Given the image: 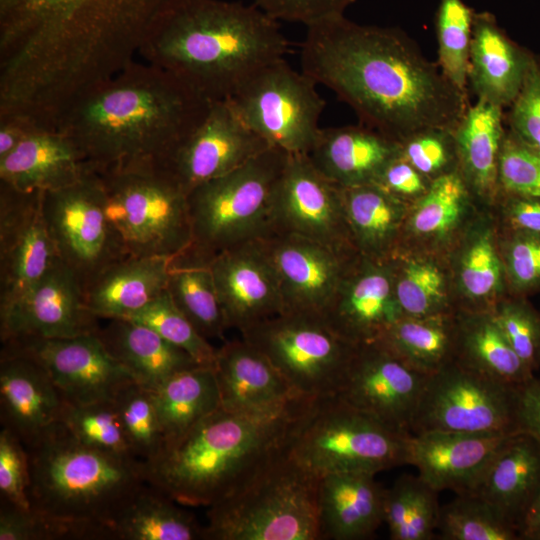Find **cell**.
I'll return each instance as SVG.
<instances>
[{"mask_svg":"<svg viewBox=\"0 0 540 540\" xmlns=\"http://www.w3.org/2000/svg\"><path fill=\"white\" fill-rule=\"evenodd\" d=\"M271 18L303 23L306 27L344 15L355 0H252Z\"/></svg>","mask_w":540,"mask_h":540,"instance_id":"57","label":"cell"},{"mask_svg":"<svg viewBox=\"0 0 540 540\" xmlns=\"http://www.w3.org/2000/svg\"><path fill=\"white\" fill-rule=\"evenodd\" d=\"M301 71L331 89L360 123L397 143L428 128L454 129L467 93L402 30L362 25L345 15L307 26Z\"/></svg>","mask_w":540,"mask_h":540,"instance_id":"2","label":"cell"},{"mask_svg":"<svg viewBox=\"0 0 540 540\" xmlns=\"http://www.w3.org/2000/svg\"><path fill=\"white\" fill-rule=\"evenodd\" d=\"M522 540H540V489L520 522Z\"/></svg>","mask_w":540,"mask_h":540,"instance_id":"62","label":"cell"},{"mask_svg":"<svg viewBox=\"0 0 540 540\" xmlns=\"http://www.w3.org/2000/svg\"><path fill=\"white\" fill-rule=\"evenodd\" d=\"M271 147L237 115L228 100L211 101L202 121L160 165L189 194Z\"/></svg>","mask_w":540,"mask_h":540,"instance_id":"20","label":"cell"},{"mask_svg":"<svg viewBox=\"0 0 540 540\" xmlns=\"http://www.w3.org/2000/svg\"><path fill=\"white\" fill-rule=\"evenodd\" d=\"M299 235L343 253H358L347 225L341 188L307 154H289L273 202L272 232Z\"/></svg>","mask_w":540,"mask_h":540,"instance_id":"15","label":"cell"},{"mask_svg":"<svg viewBox=\"0 0 540 540\" xmlns=\"http://www.w3.org/2000/svg\"><path fill=\"white\" fill-rule=\"evenodd\" d=\"M307 155L327 179L349 188L375 183L385 166L399 155V145L360 123L320 128Z\"/></svg>","mask_w":540,"mask_h":540,"instance_id":"31","label":"cell"},{"mask_svg":"<svg viewBox=\"0 0 540 540\" xmlns=\"http://www.w3.org/2000/svg\"><path fill=\"white\" fill-rule=\"evenodd\" d=\"M516 428L540 444V379L536 376L517 388Z\"/></svg>","mask_w":540,"mask_h":540,"instance_id":"60","label":"cell"},{"mask_svg":"<svg viewBox=\"0 0 540 540\" xmlns=\"http://www.w3.org/2000/svg\"><path fill=\"white\" fill-rule=\"evenodd\" d=\"M100 540L97 525L51 518L32 508L22 509L1 501L0 540Z\"/></svg>","mask_w":540,"mask_h":540,"instance_id":"50","label":"cell"},{"mask_svg":"<svg viewBox=\"0 0 540 540\" xmlns=\"http://www.w3.org/2000/svg\"><path fill=\"white\" fill-rule=\"evenodd\" d=\"M115 402L134 458L143 466L151 463L165 445L152 391L132 382L118 393Z\"/></svg>","mask_w":540,"mask_h":540,"instance_id":"48","label":"cell"},{"mask_svg":"<svg viewBox=\"0 0 540 540\" xmlns=\"http://www.w3.org/2000/svg\"><path fill=\"white\" fill-rule=\"evenodd\" d=\"M534 54L514 42L493 14L475 12L468 86L477 99L505 108L519 94Z\"/></svg>","mask_w":540,"mask_h":540,"instance_id":"29","label":"cell"},{"mask_svg":"<svg viewBox=\"0 0 540 540\" xmlns=\"http://www.w3.org/2000/svg\"><path fill=\"white\" fill-rule=\"evenodd\" d=\"M317 83L285 58L249 76L228 99L240 119L271 147L308 154L320 131L326 105Z\"/></svg>","mask_w":540,"mask_h":540,"instance_id":"12","label":"cell"},{"mask_svg":"<svg viewBox=\"0 0 540 540\" xmlns=\"http://www.w3.org/2000/svg\"><path fill=\"white\" fill-rule=\"evenodd\" d=\"M166 290L204 338L224 339L228 327L209 261L189 248L173 257Z\"/></svg>","mask_w":540,"mask_h":540,"instance_id":"43","label":"cell"},{"mask_svg":"<svg viewBox=\"0 0 540 540\" xmlns=\"http://www.w3.org/2000/svg\"><path fill=\"white\" fill-rule=\"evenodd\" d=\"M142 324L186 351L202 366L213 367L217 349L204 338L176 307L167 290L126 318Z\"/></svg>","mask_w":540,"mask_h":540,"instance_id":"49","label":"cell"},{"mask_svg":"<svg viewBox=\"0 0 540 540\" xmlns=\"http://www.w3.org/2000/svg\"><path fill=\"white\" fill-rule=\"evenodd\" d=\"M35 359L63 400L89 404L115 400L130 373L107 351L96 333L69 338H26L2 343Z\"/></svg>","mask_w":540,"mask_h":540,"instance_id":"17","label":"cell"},{"mask_svg":"<svg viewBox=\"0 0 540 540\" xmlns=\"http://www.w3.org/2000/svg\"><path fill=\"white\" fill-rule=\"evenodd\" d=\"M152 393L164 447L221 407L213 367L197 366L181 371Z\"/></svg>","mask_w":540,"mask_h":540,"instance_id":"41","label":"cell"},{"mask_svg":"<svg viewBox=\"0 0 540 540\" xmlns=\"http://www.w3.org/2000/svg\"><path fill=\"white\" fill-rule=\"evenodd\" d=\"M210 103L171 73L133 60L74 100L56 129L95 171L161 164L202 121Z\"/></svg>","mask_w":540,"mask_h":540,"instance_id":"3","label":"cell"},{"mask_svg":"<svg viewBox=\"0 0 540 540\" xmlns=\"http://www.w3.org/2000/svg\"><path fill=\"white\" fill-rule=\"evenodd\" d=\"M498 242L508 293L540 292V234L498 227Z\"/></svg>","mask_w":540,"mask_h":540,"instance_id":"52","label":"cell"},{"mask_svg":"<svg viewBox=\"0 0 540 540\" xmlns=\"http://www.w3.org/2000/svg\"><path fill=\"white\" fill-rule=\"evenodd\" d=\"M214 371L221 408L239 414L274 415L301 400L273 364L243 338L217 349Z\"/></svg>","mask_w":540,"mask_h":540,"instance_id":"27","label":"cell"},{"mask_svg":"<svg viewBox=\"0 0 540 540\" xmlns=\"http://www.w3.org/2000/svg\"><path fill=\"white\" fill-rule=\"evenodd\" d=\"M399 156L430 181L459 170L453 129L428 128L398 142Z\"/></svg>","mask_w":540,"mask_h":540,"instance_id":"53","label":"cell"},{"mask_svg":"<svg viewBox=\"0 0 540 540\" xmlns=\"http://www.w3.org/2000/svg\"><path fill=\"white\" fill-rule=\"evenodd\" d=\"M438 491L418 475H402L384 490L383 522L392 540H431L437 530Z\"/></svg>","mask_w":540,"mask_h":540,"instance_id":"44","label":"cell"},{"mask_svg":"<svg viewBox=\"0 0 540 540\" xmlns=\"http://www.w3.org/2000/svg\"><path fill=\"white\" fill-rule=\"evenodd\" d=\"M26 450L31 508L58 520L109 532L113 519L147 483L141 463L82 443L62 422Z\"/></svg>","mask_w":540,"mask_h":540,"instance_id":"6","label":"cell"},{"mask_svg":"<svg viewBox=\"0 0 540 540\" xmlns=\"http://www.w3.org/2000/svg\"><path fill=\"white\" fill-rule=\"evenodd\" d=\"M491 209L499 228L540 234V197L501 190Z\"/></svg>","mask_w":540,"mask_h":540,"instance_id":"58","label":"cell"},{"mask_svg":"<svg viewBox=\"0 0 540 540\" xmlns=\"http://www.w3.org/2000/svg\"><path fill=\"white\" fill-rule=\"evenodd\" d=\"M30 466L26 447L10 431H0L1 501L30 509Z\"/></svg>","mask_w":540,"mask_h":540,"instance_id":"56","label":"cell"},{"mask_svg":"<svg viewBox=\"0 0 540 540\" xmlns=\"http://www.w3.org/2000/svg\"><path fill=\"white\" fill-rule=\"evenodd\" d=\"M341 195L357 252L370 259L389 260L399 247L410 205L374 183L341 188Z\"/></svg>","mask_w":540,"mask_h":540,"instance_id":"37","label":"cell"},{"mask_svg":"<svg viewBox=\"0 0 540 540\" xmlns=\"http://www.w3.org/2000/svg\"><path fill=\"white\" fill-rule=\"evenodd\" d=\"M170 0H0V89L57 114L124 69Z\"/></svg>","mask_w":540,"mask_h":540,"instance_id":"1","label":"cell"},{"mask_svg":"<svg viewBox=\"0 0 540 540\" xmlns=\"http://www.w3.org/2000/svg\"><path fill=\"white\" fill-rule=\"evenodd\" d=\"M481 207L459 170L432 181L409 206L398 249L447 256Z\"/></svg>","mask_w":540,"mask_h":540,"instance_id":"28","label":"cell"},{"mask_svg":"<svg viewBox=\"0 0 540 540\" xmlns=\"http://www.w3.org/2000/svg\"><path fill=\"white\" fill-rule=\"evenodd\" d=\"M518 387L486 377L454 360L428 376L410 433H515Z\"/></svg>","mask_w":540,"mask_h":540,"instance_id":"13","label":"cell"},{"mask_svg":"<svg viewBox=\"0 0 540 540\" xmlns=\"http://www.w3.org/2000/svg\"><path fill=\"white\" fill-rule=\"evenodd\" d=\"M98 320L86 306L80 281L58 258L27 292L0 308L1 343L92 334Z\"/></svg>","mask_w":540,"mask_h":540,"instance_id":"18","label":"cell"},{"mask_svg":"<svg viewBox=\"0 0 540 540\" xmlns=\"http://www.w3.org/2000/svg\"><path fill=\"white\" fill-rule=\"evenodd\" d=\"M428 376L375 340L355 345L338 395L386 426L410 433Z\"/></svg>","mask_w":540,"mask_h":540,"instance_id":"16","label":"cell"},{"mask_svg":"<svg viewBox=\"0 0 540 540\" xmlns=\"http://www.w3.org/2000/svg\"><path fill=\"white\" fill-rule=\"evenodd\" d=\"M96 172L126 256L173 258L191 246L188 193L166 168L145 163Z\"/></svg>","mask_w":540,"mask_h":540,"instance_id":"10","label":"cell"},{"mask_svg":"<svg viewBox=\"0 0 540 540\" xmlns=\"http://www.w3.org/2000/svg\"><path fill=\"white\" fill-rule=\"evenodd\" d=\"M60 422L82 443L137 461L126 439L115 400L81 405L64 401Z\"/></svg>","mask_w":540,"mask_h":540,"instance_id":"47","label":"cell"},{"mask_svg":"<svg viewBox=\"0 0 540 540\" xmlns=\"http://www.w3.org/2000/svg\"><path fill=\"white\" fill-rule=\"evenodd\" d=\"M455 361L516 387L535 376L514 352L491 312L457 311Z\"/></svg>","mask_w":540,"mask_h":540,"instance_id":"39","label":"cell"},{"mask_svg":"<svg viewBox=\"0 0 540 540\" xmlns=\"http://www.w3.org/2000/svg\"><path fill=\"white\" fill-rule=\"evenodd\" d=\"M42 196L0 182V308L27 292L59 258Z\"/></svg>","mask_w":540,"mask_h":540,"instance_id":"19","label":"cell"},{"mask_svg":"<svg viewBox=\"0 0 540 540\" xmlns=\"http://www.w3.org/2000/svg\"><path fill=\"white\" fill-rule=\"evenodd\" d=\"M512 434L409 433L404 441L403 464L414 466L417 475L438 492L468 494Z\"/></svg>","mask_w":540,"mask_h":540,"instance_id":"24","label":"cell"},{"mask_svg":"<svg viewBox=\"0 0 540 540\" xmlns=\"http://www.w3.org/2000/svg\"><path fill=\"white\" fill-rule=\"evenodd\" d=\"M302 401L274 415L239 414L220 407L143 466L146 482L183 506L216 504L284 445Z\"/></svg>","mask_w":540,"mask_h":540,"instance_id":"5","label":"cell"},{"mask_svg":"<svg viewBox=\"0 0 540 540\" xmlns=\"http://www.w3.org/2000/svg\"><path fill=\"white\" fill-rule=\"evenodd\" d=\"M279 21L253 3L170 0L138 52L209 101L230 98L262 66L285 58Z\"/></svg>","mask_w":540,"mask_h":540,"instance_id":"4","label":"cell"},{"mask_svg":"<svg viewBox=\"0 0 540 540\" xmlns=\"http://www.w3.org/2000/svg\"><path fill=\"white\" fill-rule=\"evenodd\" d=\"M491 314L514 352L535 374L540 369V311L529 297L507 294Z\"/></svg>","mask_w":540,"mask_h":540,"instance_id":"51","label":"cell"},{"mask_svg":"<svg viewBox=\"0 0 540 540\" xmlns=\"http://www.w3.org/2000/svg\"><path fill=\"white\" fill-rule=\"evenodd\" d=\"M446 258L457 311L491 312L509 294L491 208L479 209Z\"/></svg>","mask_w":540,"mask_h":540,"instance_id":"25","label":"cell"},{"mask_svg":"<svg viewBox=\"0 0 540 540\" xmlns=\"http://www.w3.org/2000/svg\"><path fill=\"white\" fill-rule=\"evenodd\" d=\"M390 263L395 296L404 316L457 312L446 256L398 249Z\"/></svg>","mask_w":540,"mask_h":540,"instance_id":"38","label":"cell"},{"mask_svg":"<svg viewBox=\"0 0 540 540\" xmlns=\"http://www.w3.org/2000/svg\"><path fill=\"white\" fill-rule=\"evenodd\" d=\"M403 315L389 260L357 255L323 318L341 338L358 345L379 339Z\"/></svg>","mask_w":540,"mask_h":540,"instance_id":"22","label":"cell"},{"mask_svg":"<svg viewBox=\"0 0 540 540\" xmlns=\"http://www.w3.org/2000/svg\"><path fill=\"white\" fill-rule=\"evenodd\" d=\"M289 153L262 151L231 172L195 187L188 194L195 254L216 255L272 232L275 191Z\"/></svg>","mask_w":540,"mask_h":540,"instance_id":"9","label":"cell"},{"mask_svg":"<svg viewBox=\"0 0 540 540\" xmlns=\"http://www.w3.org/2000/svg\"><path fill=\"white\" fill-rule=\"evenodd\" d=\"M505 123L503 108L477 99L453 129L459 172L482 207L492 208L501 191L499 162Z\"/></svg>","mask_w":540,"mask_h":540,"instance_id":"33","label":"cell"},{"mask_svg":"<svg viewBox=\"0 0 540 540\" xmlns=\"http://www.w3.org/2000/svg\"><path fill=\"white\" fill-rule=\"evenodd\" d=\"M172 258L126 256L108 266L85 289L88 310L97 318H126L167 288Z\"/></svg>","mask_w":540,"mask_h":540,"instance_id":"36","label":"cell"},{"mask_svg":"<svg viewBox=\"0 0 540 540\" xmlns=\"http://www.w3.org/2000/svg\"><path fill=\"white\" fill-rule=\"evenodd\" d=\"M437 530L443 540H522L513 521L473 494L457 495L441 506Z\"/></svg>","mask_w":540,"mask_h":540,"instance_id":"45","label":"cell"},{"mask_svg":"<svg viewBox=\"0 0 540 540\" xmlns=\"http://www.w3.org/2000/svg\"><path fill=\"white\" fill-rule=\"evenodd\" d=\"M509 107L505 118L508 133L540 152V59L535 54L522 88Z\"/></svg>","mask_w":540,"mask_h":540,"instance_id":"54","label":"cell"},{"mask_svg":"<svg viewBox=\"0 0 540 540\" xmlns=\"http://www.w3.org/2000/svg\"><path fill=\"white\" fill-rule=\"evenodd\" d=\"M503 191L540 197V152L516 140L507 131L499 162Z\"/></svg>","mask_w":540,"mask_h":540,"instance_id":"55","label":"cell"},{"mask_svg":"<svg viewBox=\"0 0 540 540\" xmlns=\"http://www.w3.org/2000/svg\"><path fill=\"white\" fill-rule=\"evenodd\" d=\"M431 183L432 181L398 155L385 166L374 184L412 205L427 193Z\"/></svg>","mask_w":540,"mask_h":540,"instance_id":"59","label":"cell"},{"mask_svg":"<svg viewBox=\"0 0 540 540\" xmlns=\"http://www.w3.org/2000/svg\"><path fill=\"white\" fill-rule=\"evenodd\" d=\"M163 491L144 484L109 525L110 540L203 539V526Z\"/></svg>","mask_w":540,"mask_h":540,"instance_id":"40","label":"cell"},{"mask_svg":"<svg viewBox=\"0 0 540 540\" xmlns=\"http://www.w3.org/2000/svg\"><path fill=\"white\" fill-rule=\"evenodd\" d=\"M96 334L134 381L151 391L181 371L202 366L152 329L128 319H109Z\"/></svg>","mask_w":540,"mask_h":540,"instance_id":"35","label":"cell"},{"mask_svg":"<svg viewBox=\"0 0 540 540\" xmlns=\"http://www.w3.org/2000/svg\"><path fill=\"white\" fill-rule=\"evenodd\" d=\"M319 478L284 445L230 495L208 507L203 539L316 540Z\"/></svg>","mask_w":540,"mask_h":540,"instance_id":"7","label":"cell"},{"mask_svg":"<svg viewBox=\"0 0 540 540\" xmlns=\"http://www.w3.org/2000/svg\"><path fill=\"white\" fill-rule=\"evenodd\" d=\"M407 434L333 394L301 402L292 419L285 449L318 478L337 472L377 474L403 465Z\"/></svg>","mask_w":540,"mask_h":540,"instance_id":"8","label":"cell"},{"mask_svg":"<svg viewBox=\"0 0 540 540\" xmlns=\"http://www.w3.org/2000/svg\"><path fill=\"white\" fill-rule=\"evenodd\" d=\"M540 489V444L515 432L492 457L468 494L489 502L513 521L520 522Z\"/></svg>","mask_w":540,"mask_h":540,"instance_id":"34","label":"cell"},{"mask_svg":"<svg viewBox=\"0 0 540 540\" xmlns=\"http://www.w3.org/2000/svg\"><path fill=\"white\" fill-rule=\"evenodd\" d=\"M38 127L23 116H0V159L9 154L27 135Z\"/></svg>","mask_w":540,"mask_h":540,"instance_id":"61","label":"cell"},{"mask_svg":"<svg viewBox=\"0 0 540 540\" xmlns=\"http://www.w3.org/2000/svg\"><path fill=\"white\" fill-rule=\"evenodd\" d=\"M474 14L463 0H440L435 17L437 63L445 77L466 93Z\"/></svg>","mask_w":540,"mask_h":540,"instance_id":"46","label":"cell"},{"mask_svg":"<svg viewBox=\"0 0 540 540\" xmlns=\"http://www.w3.org/2000/svg\"><path fill=\"white\" fill-rule=\"evenodd\" d=\"M301 399L338 394L355 345L322 316L284 312L241 332Z\"/></svg>","mask_w":540,"mask_h":540,"instance_id":"11","label":"cell"},{"mask_svg":"<svg viewBox=\"0 0 540 540\" xmlns=\"http://www.w3.org/2000/svg\"><path fill=\"white\" fill-rule=\"evenodd\" d=\"M366 472H337L319 478L320 539L359 540L383 522L384 490Z\"/></svg>","mask_w":540,"mask_h":540,"instance_id":"32","label":"cell"},{"mask_svg":"<svg viewBox=\"0 0 540 540\" xmlns=\"http://www.w3.org/2000/svg\"><path fill=\"white\" fill-rule=\"evenodd\" d=\"M377 340L413 369L431 375L456 358L457 312L402 316Z\"/></svg>","mask_w":540,"mask_h":540,"instance_id":"42","label":"cell"},{"mask_svg":"<svg viewBox=\"0 0 540 540\" xmlns=\"http://www.w3.org/2000/svg\"><path fill=\"white\" fill-rule=\"evenodd\" d=\"M42 212L59 259L84 291L126 257L105 213L100 176L92 168L74 184L43 192Z\"/></svg>","mask_w":540,"mask_h":540,"instance_id":"14","label":"cell"},{"mask_svg":"<svg viewBox=\"0 0 540 540\" xmlns=\"http://www.w3.org/2000/svg\"><path fill=\"white\" fill-rule=\"evenodd\" d=\"M275 268L284 312L322 316L359 253H343L285 232L264 237Z\"/></svg>","mask_w":540,"mask_h":540,"instance_id":"21","label":"cell"},{"mask_svg":"<svg viewBox=\"0 0 540 540\" xmlns=\"http://www.w3.org/2000/svg\"><path fill=\"white\" fill-rule=\"evenodd\" d=\"M210 269L228 328L241 333L283 313L279 280L262 239L216 255Z\"/></svg>","mask_w":540,"mask_h":540,"instance_id":"23","label":"cell"},{"mask_svg":"<svg viewBox=\"0 0 540 540\" xmlns=\"http://www.w3.org/2000/svg\"><path fill=\"white\" fill-rule=\"evenodd\" d=\"M64 400L32 357L3 346L0 357V420L25 447L60 422Z\"/></svg>","mask_w":540,"mask_h":540,"instance_id":"26","label":"cell"},{"mask_svg":"<svg viewBox=\"0 0 540 540\" xmlns=\"http://www.w3.org/2000/svg\"><path fill=\"white\" fill-rule=\"evenodd\" d=\"M90 169L65 133L38 127L0 159V182L23 192H47L74 184Z\"/></svg>","mask_w":540,"mask_h":540,"instance_id":"30","label":"cell"}]
</instances>
